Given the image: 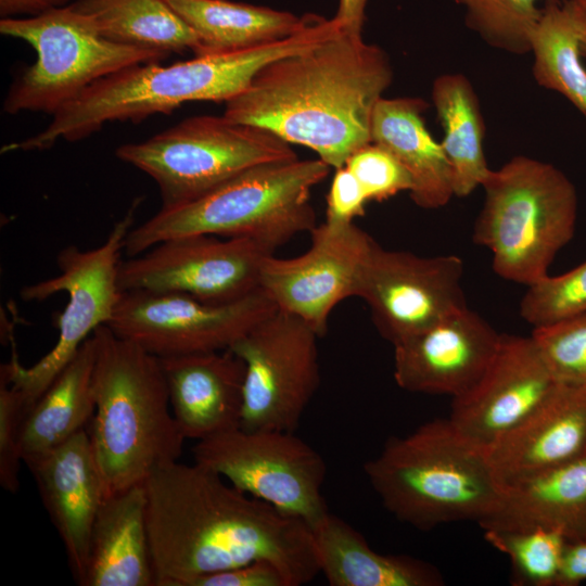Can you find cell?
<instances>
[{
	"mask_svg": "<svg viewBox=\"0 0 586 586\" xmlns=\"http://www.w3.org/2000/svg\"><path fill=\"white\" fill-rule=\"evenodd\" d=\"M116 156L156 182L161 208L191 202L252 166L296 158L291 144L271 131L222 116H193Z\"/></svg>",
	"mask_w": 586,
	"mask_h": 586,
	"instance_id": "8",
	"label": "cell"
},
{
	"mask_svg": "<svg viewBox=\"0 0 586 586\" xmlns=\"http://www.w3.org/2000/svg\"><path fill=\"white\" fill-rule=\"evenodd\" d=\"M586 581V538L568 540L557 586H576Z\"/></svg>",
	"mask_w": 586,
	"mask_h": 586,
	"instance_id": "39",
	"label": "cell"
},
{
	"mask_svg": "<svg viewBox=\"0 0 586 586\" xmlns=\"http://www.w3.org/2000/svg\"><path fill=\"white\" fill-rule=\"evenodd\" d=\"M329 170L320 158L296 157L252 166L198 199L161 208L131 228L124 252L132 257L171 238L211 234L250 239L273 253L317 226L310 191Z\"/></svg>",
	"mask_w": 586,
	"mask_h": 586,
	"instance_id": "6",
	"label": "cell"
},
{
	"mask_svg": "<svg viewBox=\"0 0 586 586\" xmlns=\"http://www.w3.org/2000/svg\"><path fill=\"white\" fill-rule=\"evenodd\" d=\"M154 586H192L256 560L275 563L290 586L320 573L303 520L228 485L216 472L179 460L143 483Z\"/></svg>",
	"mask_w": 586,
	"mask_h": 586,
	"instance_id": "1",
	"label": "cell"
},
{
	"mask_svg": "<svg viewBox=\"0 0 586 586\" xmlns=\"http://www.w3.org/2000/svg\"><path fill=\"white\" fill-rule=\"evenodd\" d=\"M277 310L262 289L222 304L178 293L122 291L106 326L164 358L229 349Z\"/></svg>",
	"mask_w": 586,
	"mask_h": 586,
	"instance_id": "13",
	"label": "cell"
},
{
	"mask_svg": "<svg viewBox=\"0 0 586 586\" xmlns=\"http://www.w3.org/2000/svg\"><path fill=\"white\" fill-rule=\"evenodd\" d=\"M368 202L359 181L345 166L336 168L327 196L326 221L349 224L365 214Z\"/></svg>",
	"mask_w": 586,
	"mask_h": 586,
	"instance_id": "37",
	"label": "cell"
},
{
	"mask_svg": "<svg viewBox=\"0 0 586 586\" xmlns=\"http://www.w3.org/2000/svg\"><path fill=\"white\" fill-rule=\"evenodd\" d=\"M484 538L511 563L518 586H557L568 538L546 527L484 530Z\"/></svg>",
	"mask_w": 586,
	"mask_h": 586,
	"instance_id": "31",
	"label": "cell"
},
{
	"mask_svg": "<svg viewBox=\"0 0 586 586\" xmlns=\"http://www.w3.org/2000/svg\"><path fill=\"white\" fill-rule=\"evenodd\" d=\"M94 362L95 344L91 335L26 413L21 430L23 460L88 429L95 409Z\"/></svg>",
	"mask_w": 586,
	"mask_h": 586,
	"instance_id": "26",
	"label": "cell"
},
{
	"mask_svg": "<svg viewBox=\"0 0 586 586\" xmlns=\"http://www.w3.org/2000/svg\"><path fill=\"white\" fill-rule=\"evenodd\" d=\"M182 435L203 440L240 428L245 365L231 349L161 358Z\"/></svg>",
	"mask_w": 586,
	"mask_h": 586,
	"instance_id": "20",
	"label": "cell"
},
{
	"mask_svg": "<svg viewBox=\"0 0 586 586\" xmlns=\"http://www.w3.org/2000/svg\"><path fill=\"white\" fill-rule=\"evenodd\" d=\"M586 313V260L559 275L549 273L528 285L520 315L534 328L550 326Z\"/></svg>",
	"mask_w": 586,
	"mask_h": 586,
	"instance_id": "33",
	"label": "cell"
},
{
	"mask_svg": "<svg viewBox=\"0 0 586 586\" xmlns=\"http://www.w3.org/2000/svg\"><path fill=\"white\" fill-rule=\"evenodd\" d=\"M364 471L384 508L420 531L493 515L505 484L486 449L449 419H435L402 437H391Z\"/></svg>",
	"mask_w": 586,
	"mask_h": 586,
	"instance_id": "5",
	"label": "cell"
},
{
	"mask_svg": "<svg viewBox=\"0 0 586 586\" xmlns=\"http://www.w3.org/2000/svg\"><path fill=\"white\" fill-rule=\"evenodd\" d=\"M393 79L387 54L339 26L315 46L263 67L224 115L307 146L330 167L371 141L373 110Z\"/></svg>",
	"mask_w": 586,
	"mask_h": 586,
	"instance_id": "2",
	"label": "cell"
},
{
	"mask_svg": "<svg viewBox=\"0 0 586 586\" xmlns=\"http://www.w3.org/2000/svg\"><path fill=\"white\" fill-rule=\"evenodd\" d=\"M572 1H574L577 5H579L582 9L586 11V0H572Z\"/></svg>",
	"mask_w": 586,
	"mask_h": 586,
	"instance_id": "43",
	"label": "cell"
},
{
	"mask_svg": "<svg viewBox=\"0 0 586 586\" xmlns=\"http://www.w3.org/2000/svg\"><path fill=\"white\" fill-rule=\"evenodd\" d=\"M68 5L112 42L167 55L200 52L196 34L165 0H74Z\"/></svg>",
	"mask_w": 586,
	"mask_h": 586,
	"instance_id": "30",
	"label": "cell"
},
{
	"mask_svg": "<svg viewBox=\"0 0 586 586\" xmlns=\"http://www.w3.org/2000/svg\"><path fill=\"white\" fill-rule=\"evenodd\" d=\"M271 254L250 239L171 238L122 260L118 286L120 291L178 293L206 303H230L260 289L262 263Z\"/></svg>",
	"mask_w": 586,
	"mask_h": 586,
	"instance_id": "14",
	"label": "cell"
},
{
	"mask_svg": "<svg viewBox=\"0 0 586 586\" xmlns=\"http://www.w3.org/2000/svg\"><path fill=\"white\" fill-rule=\"evenodd\" d=\"M584 538H586V535H585V537H584Z\"/></svg>",
	"mask_w": 586,
	"mask_h": 586,
	"instance_id": "44",
	"label": "cell"
},
{
	"mask_svg": "<svg viewBox=\"0 0 586 586\" xmlns=\"http://www.w3.org/2000/svg\"><path fill=\"white\" fill-rule=\"evenodd\" d=\"M23 462L62 539L73 576L82 586L92 527L105 499L88 429Z\"/></svg>",
	"mask_w": 586,
	"mask_h": 586,
	"instance_id": "19",
	"label": "cell"
},
{
	"mask_svg": "<svg viewBox=\"0 0 586 586\" xmlns=\"http://www.w3.org/2000/svg\"><path fill=\"white\" fill-rule=\"evenodd\" d=\"M92 337L95 409L88 433L107 498L178 461L186 437L171 411L161 358L106 324Z\"/></svg>",
	"mask_w": 586,
	"mask_h": 586,
	"instance_id": "3",
	"label": "cell"
},
{
	"mask_svg": "<svg viewBox=\"0 0 586 586\" xmlns=\"http://www.w3.org/2000/svg\"><path fill=\"white\" fill-rule=\"evenodd\" d=\"M0 33L29 43L37 54L12 85L3 110L54 114L92 84L125 67L158 62L165 53L112 42L69 5L37 16L0 21Z\"/></svg>",
	"mask_w": 586,
	"mask_h": 586,
	"instance_id": "9",
	"label": "cell"
},
{
	"mask_svg": "<svg viewBox=\"0 0 586 586\" xmlns=\"http://www.w3.org/2000/svg\"><path fill=\"white\" fill-rule=\"evenodd\" d=\"M500 340L477 313L466 307L394 347V380L411 393L456 397L483 374Z\"/></svg>",
	"mask_w": 586,
	"mask_h": 586,
	"instance_id": "18",
	"label": "cell"
},
{
	"mask_svg": "<svg viewBox=\"0 0 586 586\" xmlns=\"http://www.w3.org/2000/svg\"><path fill=\"white\" fill-rule=\"evenodd\" d=\"M581 54L582 56H586V37L583 39L581 44Z\"/></svg>",
	"mask_w": 586,
	"mask_h": 586,
	"instance_id": "42",
	"label": "cell"
},
{
	"mask_svg": "<svg viewBox=\"0 0 586 586\" xmlns=\"http://www.w3.org/2000/svg\"><path fill=\"white\" fill-rule=\"evenodd\" d=\"M25 416L26 407L18 394L0 380V484L13 494L20 487L21 430Z\"/></svg>",
	"mask_w": 586,
	"mask_h": 586,
	"instance_id": "36",
	"label": "cell"
},
{
	"mask_svg": "<svg viewBox=\"0 0 586 586\" xmlns=\"http://www.w3.org/2000/svg\"><path fill=\"white\" fill-rule=\"evenodd\" d=\"M368 0H340L333 20L341 29L354 36H362L365 9Z\"/></svg>",
	"mask_w": 586,
	"mask_h": 586,
	"instance_id": "41",
	"label": "cell"
},
{
	"mask_svg": "<svg viewBox=\"0 0 586 586\" xmlns=\"http://www.w3.org/2000/svg\"><path fill=\"white\" fill-rule=\"evenodd\" d=\"M71 0H0V14L3 18L20 14L31 16L68 5Z\"/></svg>",
	"mask_w": 586,
	"mask_h": 586,
	"instance_id": "40",
	"label": "cell"
},
{
	"mask_svg": "<svg viewBox=\"0 0 586 586\" xmlns=\"http://www.w3.org/2000/svg\"><path fill=\"white\" fill-rule=\"evenodd\" d=\"M481 188L484 201L472 239L491 252L495 273L526 286L547 276L575 233L572 181L550 163L518 155L491 168Z\"/></svg>",
	"mask_w": 586,
	"mask_h": 586,
	"instance_id": "7",
	"label": "cell"
},
{
	"mask_svg": "<svg viewBox=\"0 0 586 586\" xmlns=\"http://www.w3.org/2000/svg\"><path fill=\"white\" fill-rule=\"evenodd\" d=\"M143 484L104 499L93 524L82 586H154Z\"/></svg>",
	"mask_w": 586,
	"mask_h": 586,
	"instance_id": "23",
	"label": "cell"
},
{
	"mask_svg": "<svg viewBox=\"0 0 586 586\" xmlns=\"http://www.w3.org/2000/svg\"><path fill=\"white\" fill-rule=\"evenodd\" d=\"M359 181L368 201H383L412 189L407 169L384 148L370 142L355 151L344 165Z\"/></svg>",
	"mask_w": 586,
	"mask_h": 586,
	"instance_id": "35",
	"label": "cell"
},
{
	"mask_svg": "<svg viewBox=\"0 0 586 586\" xmlns=\"http://www.w3.org/2000/svg\"><path fill=\"white\" fill-rule=\"evenodd\" d=\"M192 454L195 463L310 528L329 513L321 493L326 461L293 432L237 428L198 441Z\"/></svg>",
	"mask_w": 586,
	"mask_h": 586,
	"instance_id": "11",
	"label": "cell"
},
{
	"mask_svg": "<svg viewBox=\"0 0 586 586\" xmlns=\"http://www.w3.org/2000/svg\"><path fill=\"white\" fill-rule=\"evenodd\" d=\"M319 334L277 310L229 349L245 365L240 428L294 432L320 384Z\"/></svg>",
	"mask_w": 586,
	"mask_h": 586,
	"instance_id": "12",
	"label": "cell"
},
{
	"mask_svg": "<svg viewBox=\"0 0 586 586\" xmlns=\"http://www.w3.org/2000/svg\"><path fill=\"white\" fill-rule=\"evenodd\" d=\"M310 246L296 257L264 258L259 288L278 310L294 315L322 337L333 308L356 296L378 243L354 222L324 221L310 231Z\"/></svg>",
	"mask_w": 586,
	"mask_h": 586,
	"instance_id": "16",
	"label": "cell"
},
{
	"mask_svg": "<svg viewBox=\"0 0 586 586\" xmlns=\"http://www.w3.org/2000/svg\"><path fill=\"white\" fill-rule=\"evenodd\" d=\"M502 483L586 453V387L558 383L521 424L486 448Z\"/></svg>",
	"mask_w": 586,
	"mask_h": 586,
	"instance_id": "21",
	"label": "cell"
},
{
	"mask_svg": "<svg viewBox=\"0 0 586 586\" xmlns=\"http://www.w3.org/2000/svg\"><path fill=\"white\" fill-rule=\"evenodd\" d=\"M192 586H290L283 572L268 560H256L203 576Z\"/></svg>",
	"mask_w": 586,
	"mask_h": 586,
	"instance_id": "38",
	"label": "cell"
},
{
	"mask_svg": "<svg viewBox=\"0 0 586 586\" xmlns=\"http://www.w3.org/2000/svg\"><path fill=\"white\" fill-rule=\"evenodd\" d=\"M464 12V22L492 48L530 52L532 31L540 16V0H451Z\"/></svg>",
	"mask_w": 586,
	"mask_h": 586,
	"instance_id": "32",
	"label": "cell"
},
{
	"mask_svg": "<svg viewBox=\"0 0 586 586\" xmlns=\"http://www.w3.org/2000/svg\"><path fill=\"white\" fill-rule=\"evenodd\" d=\"M136 207L117 221L104 242L90 250L75 245L63 249L56 258L60 273L21 290L27 302H42L66 292L68 302L58 318L59 337L53 348L30 367L14 353L0 367V380L21 397L27 411L71 361L82 343L113 317L122 291L118 269L125 239L133 222Z\"/></svg>",
	"mask_w": 586,
	"mask_h": 586,
	"instance_id": "10",
	"label": "cell"
},
{
	"mask_svg": "<svg viewBox=\"0 0 586 586\" xmlns=\"http://www.w3.org/2000/svg\"><path fill=\"white\" fill-rule=\"evenodd\" d=\"M505 484L498 510L483 530L546 527L569 540L586 535V453Z\"/></svg>",
	"mask_w": 586,
	"mask_h": 586,
	"instance_id": "22",
	"label": "cell"
},
{
	"mask_svg": "<svg viewBox=\"0 0 586 586\" xmlns=\"http://www.w3.org/2000/svg\"><path fill=\"white\" fill-rule=\"evenodd\" d=\"M431 98L443 127L441 144L450 166L454 195L466 198L482 187L491 170L476 92L463 74L447 73L434 79Z\"/></svg>",
	"mask_w": 586,
	"mask_h": 586,
	"instance_id": "28",
	"label": "cell"
},
{
	"mask_svg": "<svg viewBox=\"0 0 586 586\" xmlns=\"http://www.w3.org/2000/svg\"><path fill=\"white\" fill-rule=\"evenodd\" d=\"M196 34L198 55L218 54L268 44L298 33L297 17L267 7L229 0H165Z\"/></svg>",
	"mask_w": 586,
	"mask_h": 586,
	"instance_id": "27",
	"label": "cell"
},
{
	"mask_svg": "<svg viewBox=\"0 0 586 586\" xmlns=\"http://www.w3.org/2000/svg\"><path fill=\"white\" fill-rule=\"evenodd\" d=\"M585 37L586 11L572 0H548L532 31L530 52L536 82L560 93L586 117V69L581 62Z\"/></svg>",
	"mask_w": 586,
	"mask_h": 586,
	"instance_id": "29",
	"label": "cell"
},
{
	"mask_svg": "<svg viewBox=\"0 0 586 586\" xmlns=\"http://www.w3.org/2000/svg\"><path fill=\"white\" fill-rule=\"evenodd\" d=\"M558 383L532 335L504 333L480 379L453 397L448 419L486 449L528 418Z\"/></svg>",
	"mask_w": 586,
	"mask_h": 586,
	"instance_id": "17",
	"label": "cell"
},
{
	"mask_svg": "<svg viewBox=\"0 0 586 586\" xmlns=\"http://www.w3.org/2000/svg\"><path fill=\"white\" fill-rule=\"evenodd\" d=\"M462 278L457 255L419 256L378 244L356 296L368 305L379 333L395 345L468 307Z\"/></svg>",
	"mask_w": 586,
	"mask_h": 586,
	"instance_id": "15",
	"label": "cell"
},
{
	"mask_svg": "<svg viewBox=\"0 0 586 586\" xmlns=\"http://www.w3.org/2000/svg\"><path fill=\"white\" fill-rule=\"evenodd\" d=\"M531 335L557 382L586 387V313L534 328Z\"/></svg>",
	"mask_w": 586,
	"mask_h": 586,
	"instance_id": "34",
	"label": "cell"
},
{
	"mask_svg": "<svg viewBox=\"0 0 586 586\" xmlns=\"http://www.w3.org/2000/svg\"><path fill=\"white\" fill-rule=\"evenodd\" d=\"M320 573L331 586H441L442 573L423 560L373 550L365 536L329 512L313 528Z\"/></svg>",
	"mask_w": 586,
	"mask_h": 586,
	"instance_id": "25",
	"label": "cell"
},
{
	"mask_svg": "<svg viewBox=\"0 0 586 586\" xmlns=\"http://www.w3.org/2000/svg\"><path fill=\"white\" fill-rule=\"evenodd\" d=\"M297 50V42L285 38L234 52L195 55L169 66L149 62L125 67L63 105L44 130L9 148L44 150L59 139L80 140L107 122H139L190 101L227 102L267 64Z\"/></svg>",
	"mask_w": 586,
	"mask_h": 586,
	"instance_id": "4",
	"label": "cell"
},
{
	"mask_svg": "<svg viewBox=\"0 0 586 586\" xmlns=\"http://www.w3.org/2000/svg\"><path fill=\"white\" fill-rule=\"evenodd\" d=\"M420 98H381L371 119V141L387 150L410 174L413 203L425 209L445 206L454 195L451 170L441 142L429 132Z\"/></svg>",
	"mask_w": 586,
	"mask_h": 586,
	"instance_id": "24",
	"label": "cell"
}]
</instances>
